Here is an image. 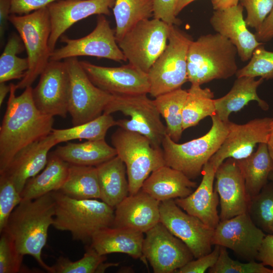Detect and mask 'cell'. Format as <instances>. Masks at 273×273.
I'll use <instances>...</instances> for the list:
<instances>
[{
    "label": "cell",
    "mask_w": 273,
    "mask_h": 273,
    "mask_svg": "<svg viewBox=\"0 0 273 273\" xmlns=\"http://www.w3.org/2000/svg\"><path fill=\"white\" fill-rule=\"evenodd\" d=\"M247 11V26L258 30L273 9V0H240Z\"/></svg>",
    "instance_id": "ee69618b"
},
{
    "label": "cell",
    "mask_w": 273,
    "mask_h": 273,
    "mask_svg": "<svg viewBox=\"0 0 273 273\" xmlns=\"http://www.w3.org/2000/svg\"><path fill=\"white\" fill-rule=\"evenodd\" d=\"M247 212L259 228L272 234L273 181L267 182L258 194L251 198Z\"/></svg>",
    "instance_id": "74e56055"
},
{
    "label": "cell",
    "mask_w": 273,
    "mask_h": 273,
    "mask_svg": "<svg viewBox=\"0 0 273 273\" xmlns=\"http://www.w3.org/2000/svg\"><path fill=\"white\" fill-rule=\"evenodd\" d=\"M119 264V262L105 263V262H104L100 265V267H99V269L98 270V273L104 272L108 268L112 266H118Z\"/></svg>",
    "instance_id": "9f6ffc18"
},
{
    "label": "cell",
    "mask_w": 273,
    "mask_h": 273,
    "mask_svg": "<svg viewBox=\"0 0 273 273\" xmlns=\"http://www.w3.org/2000/svg\"><path fill=\"white\" fill-rule=\"evenodd\" d=\"M160 204L141 190L129 195L115 207L113 226L145 233L160 222Z\"/></svg>",
    "instance_id": "7402d4cb"
},
{
    "label": "cell",
    "mask_w": 273,
    "mask_h": 273,
    "mask_svg": "<svg viewBox=\"0 0 273 273\" xmlns=\"http://www.w3.org/2000/svg\"><path fill=\"white\" fill-rule=\"evenodd\" d=\"M58 144L51 132L19 151L0 174H5L10 178L21 193L27 181L44 169L50 150Z\"/></svg>",
    "instance_id": "44dd1931"
},
{
    "label": "cell",
    "mask_w": 273,
    "mask_h": 273,
    "mask_svg": "<svg viewBox=\"0 0 273 273\" xmlns=\"http://www.w3.org/2000/svg\"><path fill=\"white\" fill-rule=\"evenodd\" d=\"M0 233V273L28 272L23 263L24 255L18 251L12 237L5 230Z\"/></svg>",
    "instance_id": "60d3db41"
},
{
    "label": "cell",
    "mask_w": 273,
    "mask_h": 273,
    "mask_svg": "<svg viewBox=\"0 0 273 273\" xmlns=\"http://www.w3.org/2000/svg\"><path fill=\"white\" fill-rule=\"evenodd\" d=\"M24 49L20 36L14 34L9 37L0 57V82L25 77L29 66L28 58L17 56Z\"/></svg>",
    "instance_id": "8d00e7d4"
},
{
    "label": "cell",
    "mask_w": 273,
    "mask_h": 273,
    "mask_svg": "<svg viewBox=\"0 0 273 273\" xmlns=\"http://www.w3.org/2000/svg\"><path fill=\"white\" fill-rule=\"evenodd\" d=\"M214 94L209 88L192 84L183 110V130L194 126L204 118L216 115Z\"/></svg>",
    "instance_id": "e575fe53"
},
{
    "label": "cell",
    "mask_w": 273,
    "mask_h": 273,
    "mask_svg": "<svg viewBox=\"0 0 273 273\" xmlns=\"http://www.w3.org/2000/svg\"><path fill=\"white\" fill-rule=\"evenodd\" d=\"M215 171L214 166L208 161L203 167L202 179L197 188L185 198L174 199L183 210L213 229L220 221L217 212L219 198L214 187Z\"/></svg>",
    "instance_id": "cb8c5ba5"
},
{
    "label": "cell",
    "mask_w": 273,
    "mask_h": 273,
    "mask_svg": "<svg viewBox=\"0 0 273 273\" xmlns=\"http://www.w3.org/2000/svg\"><path fill=\"white\" fill-rule=\"evenodd\" d=\"M214 188L219 198L220 221L248 212L250 198L237 160L229 158L216 169Z\"/></svg>",
    "instance_id": "ffe728a7"
},
{
    "label": "cell",
    "mask_w": 273,
    "mask_h": 273,
    "mask_svg": "<svg viewBox=\"0 0 273 273\" xmlns=\"http://www.w3.org/2000/svg\"><path fill=\"white\" fill-rule=\"evenodd\" d=\"M265 235L246 212L220 220L214 230L212 243L231 249L248 261H253Z\"/></svg>",
    "instance_id": "9a60e30c"
},
{
    "label": "cell",
    "mask_w": 273,
    "mask_h": 273,
    "mask_svg": "<svg viewBox=\"0 0 273 273\" xmlns=\"http://www.w3.org/2000/svg\"><path fill=\"white\" fill-rule=\"evenodd\" d=\"M267 145L269 153L273 160V114L270 122L269 133Z\"/></svg>",
    "instance_id": "f5cc1de1"
},
{
    "label": "cell",
    "mask_w": 273,
    "mask_h": 273,
    "mask_svg": "<svg viewBox=\"0 0 273 273\" xmlns=\"http://www.w3.org/2000/svg\"><path fill=\"white\" fill-rule=\"evenodd\" d=\"M270 121V117L256 118L243 124L229 121L228 134L209 161L216 170L228 158L238 160L248 157L257 144H267Z\"/></svg>",
    "instance_id": "ac0fdd59"
},
{
    "label": "cell",
    "mask_w": 273,
    "mask_h": 273,
    "mask_svg": "<svg viewBox=\"0 0 273 273\" xmlns=\"http://www.w3.org/2000/svg\"><path fill=\"white\" fill-rule=\"evenodd\" d=\"M53 153L70 164L93 166L117 156L114 148L109 145L105 139L81 143H68L58 146Z\"/></svg>",
    "instance_id": "f546056e"
},
{
    "label": "cell",
    "mask_w": 273,
    "mask_h": 273,
    "mask_svg": "<svg viewBox=\"0 0 273 273\" xmlns=\"http://www.w3.org/2000/svg\"><path fill=\"white\" fill-rule=\"evenodd\" d=\"M243 7L236 6L214 11L210 23L214 30L236 47L242 61L250 59L254 50L263 43L259 42L251 32L243 17Z\"/></svg>",
    "instance_id": "603a6c76"
},
{
    "label": "cell",
    "mask_w": 273,
    "mask_h": 273,
    "mask_svg": "<svg viewBox=\"0 0 273 273\" xmlns=\"http://www.w3.org/2000/svg\"><path fill=\"white\" fill-rule=\"evenodd\" d=\"M79 62L91 81L113 96L149 94L150 85L147 73L129 63L109 67L88 61Z\"/></svg>",
    "instance_id": "e0dca14e"
},
{
    "label": "cell",
    "mask_w": 273,
    "mask_h": 273,
    "mask_svg": "<svg viewBox=\"0 0 273 273\" xmlns=\"http://www.w3.org/2000/svg\"><path fill=\"white\" fill-rule=\"evenodd\" d=\"M170 26L154 18L130 29L117 42L129 64L147 73L166 47Z\"/></svg>",
    "instance_id": "30bf717a"
},
{
    "label": "cell",
    "mask_w": 273,
    "mask_h": 273,
    "mask_svg": "<svg viewBox=\"0 0 273 273\" xmlns=\"http://www.w3.org/2000/svg\"><path fill=\"white\" fill-rule=\"evenodd\" d=\"M196 186V183L183 172L165 165L150 174L141 190L161 202L185 198L193 192Z\"/></svg>",
    "instance_id": "484cf974"
},
{
    "label": "cell",
    "mask_w": 273,
    "mask_h": 273,
    "mask_svg": "<svg viewBox=\"0 0 273 273\" xmlns=\"http://www.w3.org/2000/svg\"><path fill=\"white\" fill-rule=\"evenodd\" d=\"M264 79L242 76L237 77L230 91L223 97L214 99L216 115L223 122L229 121V117L233 112L241 110L249 102L255 101L263 110H267L268 104L260 99L257 89Z\"/></svg>",
    "instance_id": "4316f807"
},
{
    "label": "cell",
    "mask_w": 273,
    "mask_h": 273,
    "mask_svg": "<svg viewBox=\"0 0 273 273\" xmlns=\"http://www.w3.org/2000/svg\"><path fill=\"white\" fill-rule=\"evenodd\" d=\"M240 0H211L214 11L224 9L238 5Z\"/></svg>",
    "instance_id": "816d5d0a"
},
{
    "label": "cell",
    "mask_w": 273,
    "mask_h": 273,
    "mask_svg": "<svg viewBox=\"0 0 273 273\" xmlns=\"http://www.w3.org/2000/svg\"><path fill=\"white\" fill-rule=\"evenodd\" d=\"M237 161L245 179L247 193L251 199L267 183L273 169V160L267 144H259L255 152Z\"/></svg>",
    "instance_id": "4dcf8cb0"
},
{
    "label": "cell",
    "mask_w": 273,
    "mask_h": 273,
    "mask_svg": "<svg viewBox=\"0 0 273 273\" xmlns=\"http://www.w3.org/2000/svg\"><path fill=\"white\" fill-rule=\"evenodd\" d=\"M236 47L222 35L208 34L192 40L187 55L188 81L201 85L214 79H225L238 69Z\"/></svg>",
    "instance_id": "277c9868"
},
{
    "label": "cell",
    "mask_w": 273,
    "mask_h": 273,
    "mask_svg": "<svg viewBox=\"0 0 273 273\" xmlns=\"http://www.w3.org/2000/svg\"><path fill=\"white\" fill-rule=\"evenodd\" d=\"M209 253L193 259L178 269L177 273H203L216 262L219 255L220 246L214 245Z\"/></svg>",
    "instance_id": "f6af8a7d"
},
{
    "label": "cell",
    "mask_w": 273,
    "mask_h": 273,
    "mask_svg": "<svg viewBox=\"0 0 273 273\" xmlns=\"http://www.w3.org/2000/svg\"><path fill=\"white\" fill-rule=\"evenodd\" d=\"M55 202L52 192L34 199H22L11 213L5 230L13 238L18 251L32 256L48 272L52 266L41 257L48 239L49 227L53 224Z\"/></svg>",
    "instance_id": "7a4b0ae2"
},
{
    "label": "cell",
    "mask_w": 273,
    "mask_h": 273,
    "mask_svg": "<svg viewBox=\"0 0 273 273\" xmlns=\"http://www.w3.org/2000/svg\"><path fill=\"white\" fill-rule=\"evenodd\" d=\"M61 38L65 44L51 53L50 61L92 56L116 62L127 61L118 46L115 31L111 28L104 15L98 16L95 28L87 35L77 39H71L65 35Z\"/></svg>",
    "instance_id": "7c38bea8"
},
{
    "label": "cell",
    "mask_w": 273,
    "mask_h": 273,
    "mask_svg": "<svg viewBox=\"0 0 273 273\" xmlns=\"http://www.w3.org/2000/svg\"><path fill=\"white\" fill-rule=\"evenodd\" d=\"M52 194L55 202L53 226L70 232L73 240L90 243L97 232L113 226L115 208L102 201L73 199L59 191Z\"/></svg>",
    "instance_id": "3957f363"
},
{
    "label": "cell",
    "mask_w": 273,
    "mask_h": 273,
    "mask_svg": "<svg viewBox=\"0 0 273 273\" xmlns=\"http://www.w3.org/2000/svg\"><path fill=\"white\" fill-rule=\"evenodd\" d=\"M269 180L273 181V173H270L268 178Z\"/></svg>",
    "instance_id": "6f0895ef"
},
{
    "label": "cell",
    "mask_w": 273,
    "mask_h": 273,
    "mask_svg": "<svg viewBox=\"0 0 273 273\" xmlns=\"http://www.w3.org/2000/svg\"><path fill=\"white\" fill-rule=\"evenodd\" d=\"M143 253L154 273H172L194 257L187 246L161 222L145 233Z\"/></svg>",
    "instance_id": "4fadbf2b"
},
{
    "label": "cell",
    "mask_w": 273,
    "mask_h": 273,
    "mask_svg": "<svg viewBox=\"0 0 273 273\" xmlns=\"http://www.w3.org/2000/svg\"><path fill=\"white\" fill-rule=\"evenodd\" d=\"M147 94L113 96L103 113L111 114L120 112L130 117L116 121V125L124 129L134 131L146 136L152 145L161 148L166 134V126L153 100Z\"/></svg>",
    "instance_id": "9c48e42d"
},
{
    "label": "cell",
    "mask_w": 273,
    "mask_h": 273,
    "mask_svg": "<svg viewBox=\"0 0 273 273\" xmlns=\"http://www.w3.org/2000/svg\"><path fill=\"white\" fill-rule=\"evenodd\" d=\"M64 61L69 76L68 109L73 125L95 119L102 114L113 96L91 81L77 57Z\"/></svg>",
    "instance_id": "8fae6325"
},
{
    "label": "cell",
    "mask_w": 273,
    "mask_h": 273,
    "mask_svg": "<svg viewBox=\"0 0 273 273\" xmlns=\"http://www.w3.org/2000/svg\"><path fill=\"white\" fill-rule=\"evenodd\" d=\"M115 125L116 121L111 115L103 113L93 120L70 128H53L52 133L59 144L77 139L97 141L104 140L108 129Z\"/></svg>",
    "instance_id": "d590c367"
},
{
    "label": "cell",
    "mask_w": 273,
    "mask_h": 273,
    "mask_svg": "<svg viewBox=\"0 0 273 273\" xmlns=\"http://www.w3.org/2000/svg\"><path fill=\"white\" fill-rule=\"evenodd\" d=\"M111 139L117 156L126 166L129 195L140 191L150 174L165 165L162 148L153 147L142 134L119 127Z\"/></svg>",
    "instance_id": "8992f818"
},
{
    "label": "cell",
    "mask_w": 273,
    "mask_h": 273,
    "mask_svg": "<svg viewBox=\"0 0 273 273\" xmlns=\"http://www.w3.org/2000/svg\"><path fill=\"white\" fill-rule=\"evenodd\" d=\"M209 273H272V270L261 262L250 261L243 263L233 260L226 248L220 246V252L215 264L208 269Z\"/></svg>",
    "instance_id": "b9f144b4"
},
{
    "label": "cell",
    "mask_w": 273,
    "mask_h": 273,
    "mask_svg": "<svg viewBox=\"0 0 273 273\" xmlns=\"http://www.w3.org/2000/svg\"><path fill=\"white\" fill-rule=\"evenodd\" d=\"M118 42L139 22L150 19L154 14L153 0H115L113 8Z\"/></svg>",
    "instance_id": "d6a6232c"
},
{
    "label": "cell",
    "mask_w": 273,
    "mask_h": 273,
    "mask_svg": "<svg viewBox=\"0 0 273 273\" xmlns=\"http://www.w3.org/2000/svg\"><path fill=\"white\" fill-rule=\"evenodd\" d=\"M32 89L35 105L43 114L66 118L68 113L69 76L64 61H50Z\"/></svg>",
    "instance_id": "2e32d148"
},
{
    "label": "cell",
    "mask_w": 273,
    "mask_h": 273,
    "mask_svg": "<svg viewBox=\"0 0 273 273\" xmlns=\"http://www.w3.org/2000/svg\"><path fill=\"white\" fill-rule=\"evenodd\" d=\"M59 191L76 199H100L96 167L70 164L67 178Z\"/></svg>",
    "instance_id": "1f68e13d"
},
{
    "label": "cell",
    "mask_w": 273,
    "mask_h": 273,
    "mask_svg": "<svg viewBox=\"0 0 273 273\" xmlns=\"http://www.w3.org/2000/svg\"><path fill=\"white\" fill-rule=\"evenodd\" d=\"M204 135L183 144L174 142L167 134L161 145L165 165L183 172L190 179L197 177L205 164L219 149L228 132V122L216 115Z\"/></svg>",
    "instance_id": "5b68a950"
},
{
    "label": "cell",
    "mask_w": 273,
    "mask_h": 273,
    "mask_svg": "<svg viewBox=\"0 0 273 273\" xmlns=\"http://www.w3.org/2000/svg\"><path fill=\"white\" fill-rule=\"evenodd\" d=\"M271 232H272V234H273V224H272V225L271 226Z\"/></svg>",
    "instance_id": "680465c9"
},
{
    "label": "cell",
    "mask_w": 273,
    "mask_h": 273,
    "mask_svg": "<svg viewBox=\"0 0 273 273\" xmlns=\"http://www.w3.org/2000/svg\"><path fill=\"white\" fill-rule=\"evenodd\" d=\"M11 15L10 0H0V36L3 38L7 31Z\"/></svg>",
    "instance_id": "f907efd6"
},
{
    "label": "cell",
    "mask_w": 273,
    "mask_h": 273,
    "mask_svg": "<svg viewBox=\"0 0 273 273\" xmlns=\"http://www.w3.org/2000/svg\"><path fill=\"white\" fill-rule=\"evenodd\" d=\"M9 22L18 31L26 51L29 69L16 88L31 86L50 61L51 23L47 7L23 15L11 14Z\"/></svg>",
    "instance_id": "52a82bcc"
},
{
    "label": "cell",
    "mask_w": 273,
    "mask_h": 273,
    "mask_svg": "<svg viewBox=\"0 0 273 273\" xmlns=\"http://www.w3.org/2000/svg\"><path fill=\"white\" fill-rule=\"evenodd\" d=\"M144 234L130 229L107 227L93 236L90 245L100 255L124 253L141 260L147 267L148 261L143 253Z\"/></svg>",
    "instance_id": "d4e9b609"
},
{
    "label": "cell",
    "mask_w": 273,
    "mask_h": 273,
    "mask_svg": "<svg viewBox=\"0 0 273 273\" xmlns=\"http://www.w3.org/2000/svg\"><path fill=\"white\" fill-rule=\"evenodd\" d=\"M6 110L0 127V173L21 149L50 134L54 117L42 113L32 98L31 86L16 96V84L10 83Z\"/></svg>",
    "instance_id": "6da1fadb"
},
{
    "label": "cell",
    "mask_w": 273,
    "mask_h": 273,
    "mask_svg": "<svg viewBox=\"0 0 273 273\" xmlns=\"http://www.w3.org/2000/svg\"><path fill=\"white\" fill-rule=\"evenodd\" d=\"M57 0H10L11 14L23 15L47 7Z\"/></svg>",
    "instance_id": "7dc6e473"
},
{
    "label": "cell",
    "mask_w": 273,
    "mask_h": 273,
    "mask_svg": "<svg viewBox=\"0 0 273 273\" xmlns=\"http://www.w3.org/2000/svg\"><path fill=\"white\" fill-rule=\"evenodd\" d=\"M10 91V85H7L6 82H0V106L3 103V102Z\"/></svg>",
    "instance_id": "db71d44e"
},
{
    "label": "cell",
    "mask_w": 273,
    "mask_h": 273,
    "mask_svg": "<svg viewBox=\"0 0 273 273\" xmlns=\"http://www.w3.org/2000/svg\"><path fill=\"white\" fill-rule=\"evenodd\" d=\"M256 260L265 266L271 267L273 273V234H268L264 237L259 249Z\"/></svg>",
    "instance_id": "c3c4849f"
},
{
    "label": "cell",
    "mask_w": 273,
    "mask_h": 273,
    "mask_svg": "<svg viewBox=\"0 0 273 273\" xmlns=\"http://www.w3.org/2000/svg\"><path fill=\"white\" fill-rule=\"evenodd\" d=\"M115 0H57L48 8L51 33L49 48L51 53L63 33L79 21L94 15L110 14Z\"/></svg>",
    "instance_id": "d6986e66"
},
{
    "label": "cell",
    "mask_w": 273,
    "mask_h": 273,
    "mask_svg": "<svg viewBox=\"0 0 273 273\" xmlns=\"http://www.w3.org/2000/svg\"><path fill=\"white\" fill-rule=\"evenodd\" d=\"M96 167L100 199L114 208L129 195L126 166L118 156Z\"/></svg>",
    "instance_id": "83f0119b"
},
{
    "label": "cell",
    "mask_w": 273,
    "mask_h": 273,
    "mask_svg": "<svg viewBox=\"0 0 273 273\" xmlns=\"http://www.w3.org/2000/svg\"><path fill=\"white\" fill-rule=\"evenodd\" d=\"M237 77H260L263 79L273 78V52L266 50L263 45L257 47L253 51L250 62L237 70Z\"/></svg>",
    "instance_id": "ab89813d"
},
{
    "label": "cell",
    "mask_w": 273,
    "mask_h": 273,
    "mask_svg": "<svg viewBox=\"0 0 273 273\" xmlns=\"http://www.w3.org/2000/svg\"><path fill=\"white\" fill-rule=\"evenodd\" d=\"M69 165L54 153L49 155L42 171L25 184L21 192L22 199H34L60 191L67 178Z\"/></svg>",
    "instance_id": "f1b7e54d"
},
{
    "label": "cell",
    "mask_w": 273,
    "mask_h": 273,
    "mask_svg": "<svg viewBox=\"0 0 273 273\" xmlns=\"http://www.w3.org/2000/svg\"><path fill=\"white\" fill-rule=\"evenodd\" d=\"M107 259L106 255L99 254L90 245L83 256L72 261L68 257L60 256L52 266V273H98L100 265Z\"/></svg>",
    "instance_id": "f35d334b"
},
{
    "label": "cell",
    "mask_w": 273,
    "mask_h": 273,
    "mask_svg": "<svg viewBox=\"0 0 273 273\" xmlns=\"http://www.w3.org/2000/svg\"><path fill=\"white\" fill-rule=\"evenodd\" d=\"M188 90L181 88L158 96L154 102L164 118L166 134L175 142L181 138L183 128V110Z\"/></svg>",
    "instance_id": "836d02e7"
},
{
    "label": "cell",
    "mask_w": 273,
    "mask_h": 273,
    "mask_svg": "<svg viewBox=\"0 0 273 273\" xmlns=\"http://www.w3.org/2000/svg\"><path fill=\"white\" fill-rule=\"evenodd\" d=\"M155 18L160 19L168 24L178 25L181 21L176 18L175 9L178 0H153Z\"/></svg>",
    "instance_id": "bcb514c9"
},
{
    "label": "cell",
    "mask_w": 273,
    "mask_h": 273,
    "mask_svg": "<svg viewBox=\"0 0 273 273\" xmlns=\"http://www.w3.org/2000/svg\"><path fill=\"white\" fill-rule=\"evenodd\" d=\"M160 222L189 248L194 258L212 251L214 230L188 214L171 199L160 202Z\"/></svg>",
    "instance_id": "5bb4252c"
},
{
    "label": "cell",
    "mask_w": 273,
    "mask_h": 273,
    "mask_svg": "<svg viewBox=\"0 0 273 273\" xmlns=\"http://www.w3.org/2000/svg\"><path fill=\"white\" fill-rule=\"evenodd\" d=\"M255 35L257 40L262 43L273 38V9Z\"/></svg>",
    "instance_id": "681fc988"
},
{
    "label": "cell",
    "mask_w": 273,
    "mask_h": 273,
    "mask_svg": "<svg viewBox=\"0 0 273 273\" xmlns=\"http://www.w3.org/2000/svg\"><path fill=\"white\" fill-rule=\"evenodd\" d=\"M192 40L177 25H170L168 43L147 73L152 97L181 88L188 81L187 55Z\"/></svg>",
    "instance_id": "ba28073f"
},
{
    "label": "cell",
    "mask_w": 273,
    "mask_h": 273,
    "mask_svg": "<svg viewBox=\"0 0 273 273\" xmlns=\"http://www.w3.org/2000/svg\"><path fill=\"white\" fill-rule=\"evenodd\" d=\"M195 1V0H178L175 9V16H177L184 8Z\"/></svg>",
    "instance_id": "11a10c76"
},
{
    "label": "cell",
    "mask_w": 273,
    "mask_h": 273,
    "mask_svg": "<svg viewBox=\"0 0 273 273\" xmlns=\"http://www.w3.org/2000/svg\"><path fill=\"white\" fill-rule=\"evenodd\" d=\"M271 173H273V169H272V171H271Z\"/></svg>",
    "instance_id": "91938a15"
},
{
    "label": "cell",
    "mask_w": 273,
    "mask_h": 273,
    "mask_svg": "<svg viewBox=\"0 0 273 273\" xmlns=\"http://www.w3.org/2000/svg\"><path fill=\"white\" fill-rule=\"evenodd\" d=\"M22 200L12 180L5 174H0V233L6 228L14 209Z\"/></svg>",
    "instance_id": "7bdbcfd3"
}]
</instances>
